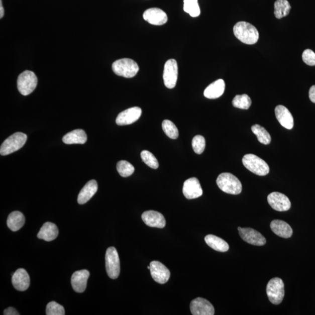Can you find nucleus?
<instances>
[{
  "instance_id": "2",
  "label": "nucleus",
  "mask_w": 315,
  "mask_h": 315,
  "mask_svg": "<svg viewBox=\"0 0 315 315\" xmlns=\"http://www.w3.org/2000/svg\"><path fill=\"white\" fill-rule=\"evenodd\" d=\"M217 184L221 190L228 194H240L242 186L240 180L230 173H223L217 179Z\"/></svg>"
},
{
  "instance_id": "30",
  "label": "nucleus",
  "mask_w": 315,
  "mask_h": 315,
  "mask_svg": "<svg viewBox=\"0 0 315 315\" xmlns=\"http://www.w3.org/2000/svg\"><path fill=\"white\" fill-rule=\"evenodd\" d=\"M183 10L191 17H197L200 15L198 0H184Z\"/></svg>"
},
{
  "instance_id": "14",
  "label": "nucleus",
  "mask_w": 315,
  "mask_h": 315,
  "mask_svg": "<svg viewBox=\"0 0 315 315\" xmlns=\"http://www.w3.org/2000/svg\"><path fill=\"white\" fill-rule=\"evenodd\" d=\"M142 114V110L139 107L128 109L119 114L116 120L119 126L129 125L138 121Z\"/></svg>"
},
{
  "instance_id": "27",
  "label": "nucleus",
  "mask_w": 315,
  "mask_h": 315,
  "mask_svg": "<svg viewBox=\"0 0 315 315\" xmlns=\"http://www.w3.org/2000/svg\"><path fill=\"white\" fill-rule=\"evenodd\" d=\"M25 218L23 213L20 212H13L10 214L7 219V226L14 232L20 230L25 224Z\"/></svg>"
},
{
  "instance_id": "35",
  "label": "nucleus",
  "mask_w": 315,
  "mask_h": 315,
  "mask_svg": "<svg viewBox=\"0 0 315 315\" xmlns=\"http://www.w3.org/2000/svg\"><path fill=\"white\" fill-rule=\"evenodd\" d=\"M47 315H64V307L56 302H50L46 306Z\"/></svg>"
},
{
  "instance_id": "8",
  "label": "nucleus",
  "mask_w": 315,
  "mask_h": 315,
  "mask_svg": "<svg viewBox=\"0 0 315 315\" xmlns=\"http://www.w3.org/2000/svg\"><path fill=\"white\" fill-rule=\"evenodd\" d=\"M105 262L108 276L112 279H117L120 274L121 264L118 253L115 248L110 247L107 249Z\"/></svg>"
},
{
  "instance_id": "38",
  "label": "nucleus",
  "mask_w": 315,
  "mask_h": 315,
  "mask_svg": "<svg viewBox=\"0 0 315 315\" xmlns=\"http://www.w3.org/2000/svg\"><path fill=\"white\" fill-rule=\"evenodd\" d=\"M5 315H19L18 311L13 307H9L4 311Z\"/></svg>"
},
{
  "instance_id": "9",
  "label": "nucleus",
  "mask_w": 315,
  "mask_h": 315,
  "mask_svg": "<svg viewBox=\"0 0 315 315\" xmlns=\"http://www.w3.org/2000/svg\"><path fill=\"white\" fill-rule=\"evenodd\" d=\"M178 76V66L177 61L174 59H169L165 63L163 74L164 84L166 88H175Z\"/></svg>"
},
{
  "instance_id": "24",
  "label": "nucleus",
  "mask_w": 315,
  "mask_h": 315,
  "mask_svg": "<svg viewBox=\"0 0 315 315\" xmlns=\"http://www.w3.org/2000/svg\"><path fill=\"white\" fill-rule=\"evenodd\" d=\"M59 230L55 224L52 223H46L43 224L38 234V238L47 242L52 241L58 237Z\"/></svg>"
},
{
  "instance_id": "36",
  "label": "nucleus",
  "mask_w": 315,
  "mask_h": 315,
  "mask_svg": "<svg viewBox=\"0 0 315 315\" xmlns=\"http://www.w3.org/2000/svg\"><path fill=\"white\" fill-rule=\"evenodd\" d=\"M192 147L195 153L201 154L203 153L205 147L204 137L200 135L195 136L192 140Z\"/></svg>"
},
{
  "instance_id": "7",
  "label": "nucleus",
  "mask_w": 315,
  "mask_h": 315,
  "mask_svg": "<svg viewBox=\"0 0 315 315\" xmlns=\"http://www.w3.org/2000/svg\"><path fill=\"white\" fill-rule=\"evenodd\" d=\"M37 84L38 78L32 71H25L18 78V89L23 95H30L35 89Z\"/></svg>"
},
{
  "instance_id": "29",
  "label": "nucleus",
  "mask_w": 315,
  "mask_h": 315,
  "mask_svg": "<svg viewBox=\"0 0 315 315\" xmlns=\"http://www.w3.org/2000/svg\"><path fill=\"white\" fill-rule=\"evenodd\" d=\"M251 129L252 132L258 137L260 143L265 145L270 143L271 140L270 135L263 127L255 125L252 126Z\"/></svg>"
},
{
  "instance_id": "32",
  "label": "nucleus",
  "mask_w": 315,
  "mask_h": 315,
  "mask_svg": "<svg viewBox=\"0 0 315 315\" xmlns=\"http://www.w3.org/2000/svg\"><path fill=\"white\" fill-rule=\"evenodd\" d=\"M162 129L166 136L170 139H176L179 136L178 130L174 123L169 120H165L162 122Z\"/></svg>"
},
{
  "instance_id": "4",
  "label": "nucleus",
  "mask_w": 315,
  "mask_h": 315,
  "mask_svg": "<svg viewBox=\"0 0 315 315\" xmlns=\"http://www.w3.org/2000/svg\"><path fill=\"white\" fill-rule=\"evenodd\" d=\"M242 162L246 169L257 175L265 176L269 173L270 168L267 163L254 154L245 155Z\"/></svg>"
},
{
  "instance_id": "19",
  "label": "nucleus",
  "mask_w": 315,
  "mask_h": 315,
  "mask_svg": "<svg viewBox=\"0 0 315 315\" xmlns=\"http://www.w3.org/2000/svg\"><path fill=\"white\" fill-rule=\"evenodd\" d=\"M141 217L144 223L150 227L163 228L165 227V217L160 213L151 210L145 212Z\"/></svg>"
},
{
  "instance_id": "26",
  "label": "nucleus",
  "mask_w": 315,
  "mask_h": 315,
  "mask_svg": "<svg viewBox=\"0 0 315 315\" xmlns=\"http://www.w3.org/2000/svg\"><path fill=\"white\" fill-rule=\"evenodd\" d=\"M205 242L210 248L216 251L226 252L229 250L230 246L227 242L214 235H208L204 238Z\"/></svg>"
},
{
  "instance_id": "17",
  "label": "nucleus",
  "mask_w": 315,
  "mask_h": 315,
  "mask_svg": "<svg viewBox=\"0 0 315 315\" xmlns=\"http://www.w3.org/2000/svg\"><path fill=\"white\" fill-rule=\"evenodd\" d=\"M89 272L86 270L75 271L72 275L71 285L75 292L82 293L84 292L89 277Z\"/></svg>"
},
{
  "instance_id": "1",
  "label": "nucleus",
  "mask_w": 315,
  "mask_h": 315,
  "mask_svg": "<svg viewBox=\"0 0 315 315\" xmlns=\"http://www.w3.org/2000/svg\"><path fill=\"white\" fill-rule=\"evenodd\" d=\"M234 33L238 40L247 45H254L258 42L259 34L253 25L246 22H239L234 27Z\"/></svg>"
},
{
  "instance_id": "3",
  "label": "nucleus",
  "mask_w": 315,
  "mask_h": 315,
  "mask_svg": "<svg viewBox=\"0 0 315 315\" xmlns=\"http://www.w3.org/2000/svg\"><path fill=\"white\" fill-rule=\"evenodd\" d=\"M112 70L119 76L130 78L138 73L139 67L135 61L125 58L115 61L112 64Z\"/></svg>"
},
{
  "instance_id": "31",
  "label": "nucleus",
  "mask_w": 315,
  "mask_h": 315,
  "mask_svg": "<svg viewBox=\"0 0 315 315\" xmlns=\"http://www.w3.org/2000/svg\"><path fill=\"white\" fill-rule=\"evenodd\" d=\"M233 106L241 110H247L251 106L252 100L246 94L235 96L233 100Z\"/></svg>"
},
{
  "instance_id": "16",
  "label": "nucleus",
  "mask_w": 315,
  "mask_h": 315,
  "mask_svg": "<svg viewBox=\"0 0 315 315\" xmlns=\"http://www.w3.org/2000/svg\"><path fill=\"white\" fill-rule=\"evenodd\" d=\"M143 18L148 23L154 25H164L168 21L166 14L158 8L148 9L144 12Z\"/></svg>"
},
{
  "instance_id": "5",
  "label": "nucleus",
  "mask_w": 315,
  "mask_h": 315,
  "mask_svg": "<svg viewBox=\"0 0 315 315\" xmlns=\"http://www.w3.org/2000/svg\"><path fill=\"white\" fill-rule=\"evenodd\" d=\"M27 140V136L20 132L14 133L10 136L2 144L0 154L5 156L21 149Z\"/></svg>"
},
{
  "instance_id": "6",
  "label": "nucleus",
  "mask_w": 315,
  "mask_h": 315,
  "mask_svg": "<svg viewBox=\"0 0 315 315\" xmlns=\"http://www.w3.org/2000/svg\"><path fill=\"white\" fill-rule=\"evenodd\" d=\"M266 292L270 301L274 305H279L284 297V284L280 278H273L267 285Z\"/></svg>"
},
{
  "instance_id": "11",
  "label": "nucleus",
  "mask_w": 315,
  "mask_h": 315,
  "mask_svg": "<svg viewBox=\"0 0 315 315\" xmlns=\"http://www.w3.org/2000/svg\"><path fill=\"white\" fill-rule=\"evenodd\" d=\"M267 201L272 208L278 212L288 211L291 208V202L287 196L279 192L269 194Z\"/></svg>"
},
{
  "instance_id": "20",
  "label": "nucleus",
  "mask_w": 315,
  "mask_h": 315,
  "mask_svg": "<svg viewBox=\"0 0 315 315\" xmlns=\"http://www.w3.org/2000/svg\"><path fill=\"white\" fill-rule=\"evenodd\" d=\"M275 114L278 122L285 129L291 130L294 127V118L288 109L282 105H278L275 109Z\"/></svg>"
},
{
  "instance_id": "12",
  "label": "nucleus",
  "mask_w": 315,
  "mask_h": 315,
  "mask_svg": "<svg viewBox=\"0 0 315 315\" xmlns=\"http://www.w3.org/2000/svg\"><path fill=\"white\" fill-rule=\"evenodd\" d=\"M150 266L151 276L155 281L161 284L168 281L171 273L164 264L158 261H153L150 263Z\"/></svg>"
},
{
  "instance_id": "13",
  "label": "nucleus",
  "mask_w": 315,
  "mask_h": 315,
  "mask_svg": "<svg viewBox=\"0 0 315 315\" xmlns=\"http://www.w3.org/2000/svg\"><path fill=\"white\" fill-rule=\"evenodd\" d=\"M190 310L193 315H214L215 307L207 299L197 298L190 303Z\"/></svg>"
},
{
  "instance_id": "39",
  "label": "nucleus",
  "mask_w": 315,
  "mask_h": 315,
  "mask_svg": "<svg viewBox=\"0 0 315 315\" xmlns=\"http://www.w3.org/2000/svg\"><path fill=\"white\" fill-rule=\"evenodd\" d=\"M309 96L310 100L315 103V85L311 86L309 89Z\"/></svg>"
},
{
  "instance_id": "15",
  "label": "nucleus",
  "mask_w": 315,
  "mask_h": 315,
  "mask_svg": "<svg viewBox=\"0 0 315 315\" xmlns=\"http://www.w3.org/2000/svg\"><path fill=\"white\" fill-rule=\"evenodd\" d=\"M183 193L187 199H194L201 196L202 189L199 180L191 177L184 182Z\"/></svg>"
},
{
  "instance_id": "41",
  "label": "nucleus",
  "mask_w": 315,
  "mask_h": 315,
  "mask_svg": "<svg viewBox=\"0 0 315 315\" xmlns=\"http://www.w3.org/2000/svg\"><path fill=\"white\" fill-rule=\"evenodd\" d=\"M147 268H148V269L150 270V266H148V267H147Z\"/></svg>"
},
{
  "instance_id": "37",
  "label": "nucleus",
  "mask_w": 315,
  "mask_h": 315,
  "mask_svg": "<svg viewBox=\"0 0 315 315\" xmlns=\"http://www.w3.org/2000/svg\"><path fill=\"white\" fill-rule=\"evenodd\" d=\"M302 60L308 66H315V53L312 50L306 49L302 53Z\"/></svg>"
},
{
  "instance_id": "25",
  "label": "nucleus",
  "mask_w": 315,
  "mask_h": 315,
  "mask_svg": "<svg viewBox=\"0 0 315 315\" xmlns=\"http://www.w3.org/2000/svg\"><path fill=\"white\" fill-rule=\"evenodd\" d=\"M87 141V136L82 129H76L66 134L63 137V141L66 144H84Z\"/></svg>"
},
{
  "instance_id": "34",
  "label": "nucleus",
  "mask_w": 315,
  "mask_h": 315,
  "mask_svg": "<svg viewBox=\"0 0 315 315\" xmlns=\"http://www.w3.org/2000/svg\"><path fill=\"white\" fill-rule=\"evenodd\" d=\"M141 157L147 165L151 168L157 169L159 164L157 159L150 151L144 150L141 152Z\"/></svg>"
},
{
  "instance_id": "33",
  "label": "nucleus",
  "mask_w": 315,
  "mask_h": 315,
  "mask_svg": "<svg viewBox=\"0 0 315 315\" xmlns=\"http://www.w3.org/2000/svg\"><path fill=\"white\" fill-rule=\"evenodd\" d=\"M117 170L119 174L122 177H126L131 176L135 172V167L126 161H121L117 164Z\"/></svg>"
},
{
  "instance_id": "18",
  "label": "nucleus",
  "mask_w": 315,
  "mask_h": 315,
  "mask_svg": "<svg viewBox=\"0 0 315 315\" xmlns=\"http://www.w3.org/2000/svg\"><path fill=\"white\" fill-rule=\"evenodd\" d=\"M12 283L17 290L26 291L30 285V277L27 271L24 269L16 270L12 276Z\"/></svg>"
},
{
  "instance_id": "40",
  "label": "nucleus",
  "mask_w": 315,
  "mask_h": 315,
  "mask_svg": "<svg viewBox=\"0 0 315 315\" xmlns=\"http://www.w3.org/2000/svg\"><path fill=\"white\" fill-rule=\"evenodd\" d=\"M5 15V10H4L3 7L2 6V0H0V18H2Z\"/></svg>"
},
{
  "instance_id": "10",
  "label": "nucleus",
  "mask_w": 315,
  "mask_h": 315,
  "mask_svg": "<svg viewBox=\"0 0 315 315\" xmlns=\"http://www.w3.org/2000/svg\"><path fill=\"white\" fill-rule=\"evenodd\" d=\"M242 240L249 244L255 246H263L266 244V238L258 231L251 228H238Z\"/></svg>"
},
{
  "instance_id": "23",
  "label": "nucleus",
  "mask_w": 315,
  "mask_h": 315,
  "mask_svg": "<svg viewBox=\"0 0 315 315\" xmlns=\"http://www.w3.org/2000/svg\"><path fill=\"white\" fill-rule=\"evenodd\" d=\"M225 82L222 79H218L207 86L204 90V95L208 99L219 98L225 90Z\"/></svg>"
},
{
  "instance_id": "21",
  "label": "nucleus",
  "mask_w": 315,
  "mask_h": 315,
  "mask_svg": "<svg viewBox=\"0 0 315 315\" xmlns=\"http://www.w3.org/2000/svg\"><path fill=\"white\" fill-rule=\"evenodd\" d=\"M271 230L278 237L283 238L291 237L293 233L292 228L288 224L280 220H274L270 224Z\"/></svg>"
},
{
  "instance_id": "22",
  "label": "nucleus",
  "mask_w": 315,
  "mask_h": 315,
  "mask_svg": "<svg viewBox=\"0 0 315 315\" xmlns=\"http://www.w3.org/2000/svg\"><path fill=\"white\" fill-rule=\"evenodd\" d=\"M97 183L95 180H89L82 188L78 197V202L79 204H84L96 193Z\"/></svg>"
},
{
  "instance_id": "28",
  "label": "nucleus",
  "mask_w": 315,
  "mask_h": 315,
  "mask_svg": "<svg viewBox=\"0 0 315 315\" xmlns=\"http://www.w3.org/2000/svg\"><path fill=\"white\" fill-rule=\"evenodd\" d=\"M291 9L287 0H277L274 3V16L281 19L288 15Z\"/></svg>"
}]
</instances>
